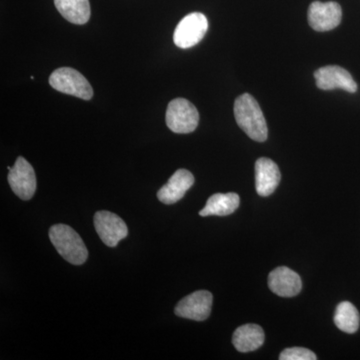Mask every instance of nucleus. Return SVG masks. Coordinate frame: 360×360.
Wrapping results in <instances>:
<instances>
[{
    "mask_svg": "<svg viewBox=\"0 0 360 360\" xmlns=\"http://www.w3.org/2000/svg\"><path fill=\"white\" fill-rule=\"evenodd\" d=\"M234 116L238 127L253 141L264 142L269 136L266 120L257 99L241 94L234 103Z\"/></svg>",
    "mask_w": 360,
    "mask_h": 360,
    "instance_id": "obj_1",
    "label": "nucleus"
},
{
    "mask_svg": "<svg viewBox=\"0 0 360 360\" xmlns=\"http://www.w3.org/2000/svg\"><path fill=\"white\" fill-rule=\"evenodd\" d=\"M49 238L66 262L75 265H82L86 262L89 250L79 234L68 225H53L49 231Z\"/></svg>",
    "mask_w": 360,
    "mask_h": 360,
    "instance_id": "obj_2",
    "label": "nucleus"
},
{
    "mask_svg": "<svg viewBox=\"0 0 360 360\" xmlns=\"http://www.w3.org/2000/svg\"><path fill=\"white\" fill-rule=\"evenodd\" d=\"M49 84L59 92L84 101H89L94 96V89L89 80L73 68H61L54 70L49 77Z\"/></svg>",
    "mask_w": 360,
    "mask_h": 360,
    "instance_id": "obj_3",
    "label": "nucleus"
},
{
    "mask_svg": "<svg viewBox=\"0 0 360 360\" xmlns=\"http://www.w3.org/2000/svg\"><path fill=\"white\" fill-rule=\"evenodd\" d=\"M167 124L175 134H191L200 122V115L191 101L186 98H175L167 106Z\"/></svg>",
    "mask_w": 360,
    "mask_h": 360,
    "instance_id": "obj_4",
    "label": "nucleus"
},
{
    "mask_svg": "<svg viewBox=\"0 0 360 360\" xmlns=\"http://www.w3.org/2000/svg\"><path fill=\"white\" fill-rule=\"evenodd\" d=\"M208 30V21L205 14L193 13L182 18L175 28L174 41L179 49H191L200 44Z\"/></svg>",
    "mask_w": 360,
    "mask_h": 360,
    "instance_id": "obj_5",
    "label": "nucleus"
},
{
    "mask_svg": "<svg viewBox=\"0 0 360 360\" xmlns=\"http://www.w3.org/2000/svg\"><path fill=\"white\" fill-rule=\"evenodd\" d=\"M8 184L20 200H30L37 191V176L34 169L22 156L16 160L14 167L9 170Z\"/></svg>",
    "mask_w": 360,
    "mask_h": 360,
    "instance_id": "obj_6",
    "label": "nucleus"
},
{
    "mask_svg": "<svg viewBox=\"0 0 360 360\" xmlns=\"http://www.w3.org/2000/svg\"><path fill=\"white\" fill-rule=\"evenodd\" d=\"M307 18L310 27L315 32H329L340 25L342 9L338 2L314 1L310 4Z\"/></svg>",
    "mask_w": 360,
    "mask_h": 360,
    "instance_id": "obj_7",
    "label": "nucleus"
},
{
    "mask_svg": "<svg viewBox=\"0 0 360 360\" xmlns=\"http://www.w3.org/2000/svg\"><path fill=\"white\" fill-rule=\"evenodd\" d=\"M213 296L210 291L198 290L182 298L174 314L182 319L205 321L212 314Z\"/></svg>",
    "mask_w": 360,
    "mask_h": 360,
    "instance_id": "obj_8",
    "label": "nucleus"
},
{
    "mask_svg": "<svg viewBox=\"0 0 360 360\" xmlns=\"http://www.w3.org/2000/svg\"><path fill=\"white\" fill-rule=\"evenodd\" d=\"M94 227L104 245L115 248L120 240L127 238L129 229L124 220L110 212H98L94 215Z\"/></svg>",
    "mask_w": 360,
    "mask_h": 360,
    "instance_id": "obj_9",
    "label": "nucleus"
},
{
    "mask_svg": "<svg viewBox=\"0 0 360 360\" xmlns=\"http://www.w3.org/2000/svg\"><path fill=\"white\" fill-rule=\"evenodd\" d=\"M316 86L322 90L342 89L349 94L357 91V84L345 68L338 65H328L314 72Z\"/></svg>",
    "mask_w": 360,
    "mask_h": 360,
    "instance_id": "obj_10",
    "label": "nucleus"
},
{
    "mask_svg": "<svg viewBox=\"0 0 360 360\" xmlns=\"http://www.w3.org/2000/svg\"><path fill=\"white\" fill-rule=\"evenodd\" d=\"M269 288L272 292L281 297H293L302 291V281L292 269L281 266L270 272Z\"/></svg>",
    "mask_w": 360,
    "mask_h": 360,
    "instance_id": "obj_11",
    "label": "nucleus"
},
{
    "mask_svg": "<svg viewBox=\"0 0 360 360\" xmlns=\"http://www.w3.org/2000/svg\"><path fill=\"white\" fill-rule=\"evenodd\" d=\"M193 184L194 176L191 172L186 169L176 170L167 184L158 191V200L165 205H174L184 198V194Z\"/></svg>",
    "mask_w": 360,
    "mask_h": 360,
    "instance_id": "obj_12",
    "label": "nucleus"
},
{
    "mask_svg": "<svg viewBox=\"0 0 360 360\" xmlns=\"http://www.w3.org/2000/svg\"><path fill=\"white\" fill-rule=\"evenodd\" d=\"M281 170L274 160L262 158L255 162V188L260 196H269L281 182Z\"/></svg>",
    "mask_w": 360,
    "mask_h": 360,
    "instance_id": "obj_13",
    "label": "nucleus"
},
{
    "mask_svg": "<svg viewBox=\"0 0 360 360\" xmlns=\"http://www.w3.org/2000/svg\"><path fill=\"white\" fill-rule=\"evenodd\" d=\"M264 338V329L257 324L248 323L234 331L232 343L238 352H250L262 347Z\"/></svg>",
    "mask_w": 360,
    "mask_h": 360,
    "instance_id": "obj_14",
    "label": "nucleus"
},
{
    "mask_svg": "<svg viewBox=\"0 0 360 360\" xmlns=\"http://www.w3.org/2000/svg\"><path fill=\"white\" fill-rule=\"evenodd\" d=\"M239 203L240 200L238 194L215 193L208 198L205 208L200 210V215L201 217H210V215L226 217L238 210Z\"/></svg>",
    "mask_w": 360,
    "mask_h": 360,
    "instance_id": "obj_15",
    "label": "nucleus"
},
{
    "mask_svg": "<svg viewBox=\"0 0 360 360\" xmlns=\"http://www.w3.org/2000/svg\"><path fill=\"white\" fill-rule=\"evenodd\" d=\"M56 9L73 25H85L90 18L89 0H54Z\"/></svg>",
    "mask_w": 360,
    "mask_h": 360,
    "instance_id": "obj_16",
    "label": "nucleus"
},
{
    "mask_svg": "<svg viewBox=\"0 0 360 360\" xmlns=\"http://www.w3.org/2000/svg\"><path fill=\"white\" fill-rule=\"evenodd\" d=\"M335 323L343 333H356L360 323L359 310L352 302H340L336 307Z\"/></svg>",
    "mask_w": 360,
    "mask_h": 360,
    "instance_id": "obj_17",
    "label": "nucleus"
},
{
    "mask_svg": "<svg viewBox=\"0 0 360 360\" xmlns=\"http://www.w3.org/2000/svg\"><path fill=\"white\" fill-rule=\"evenodd\" d=\"M316 354L311 350L303 347L286 348L281 354V360H315Z\"/></svg>",
    "mask_w": 360,
    "mask_h": 360,
    "instance_id": "obj_18",
    "label": "nucleus"
}]
</instances>
